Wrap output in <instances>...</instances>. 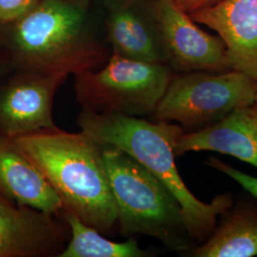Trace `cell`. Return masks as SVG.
Segmentation results:
<instances>
[{
    "instance_id": "1",
    "label": "cell",
    "mask_w": 257,
    "mask_h": 257,
    "mask_svg": "<svg viewBox=\"0 0 257 257\" xmlns=\"http://www.w3.org/2000/svg\"><path fill=\"white\" fill-rule=\"evenodd\" d=\"M99 13L62 0H40L23 18L0 25V55L11 71L76 74L111 55Z\"/></svg>"
},
{
    "instance_id": "2",
    "label": "cell",
    "mask_w": 257,
    "mask_h": 257,
    "mask_svg": "<svg viewBox=\"0 0 257 257\" xmlns=\"http://www.w3.org/2000/svg\"><path fill=\"white\" fill-rule=\"evenodd\" d=\"M60 198L65 211L111 235L117 214L103 156L104 147L85 132L58 127L14 138Z\"/></svg>"
},
{
    "instance_id": "3",
    "label": "cell",
    "mask_w": 257,
    "mask_h": 257,
    "mask_svg": "<svg viewBox=\"0 0 257 257\" xmlns=\"http://www.w3.org/2000/svg\"><path fill=\"white\" fill-rule=\"evenodd\" d=\"M76 123L103 147H115L127 153L165 185L181 206L187 229L196 245L211 236L218 216L232 206L230 193L218 194L211 202L205 203L184 183L175 161V146L184 133L178 124L84 110Z\"/></svg>"
},
{
    "instance_id": "4",
    "label": "cell",
    "mask_w": 257,
    "mask_h": 257,
    "mask_svg": "<svg viewBox=\"0 0 257 257\" xmlns=\"http://www.w3.org/2000/svg\"><path fill=\"white\" fill-rule=\"evenodd\" d=\"M103 156L120 233L125 237L148 235L174 251L190 255L197 245L188 231L181 206L174 194L120 149L104 147Z\"/></svg>"
},
{
    "instance_id": "5",
    "label": "cell",
    "mask_w": 257,
    "mask_h": 257,
    "mask_svg": "<svg viewBox=\"0 0 257 257\" xmlns=\"http://www.w3.org/2000/svg\"><path fill=\"white\" fill-rule=\"evenodd\" d=\"M174 74L167 64L111 54L101 68L74 74L75 97L84 110L150 117Z\"/></svg>"
},
{
    "instance_id": "6",
    "label": "cell",
    "mask_w": 257,
    "mask_h": 257,
    "mask_svg": "<svg viewBox=\"0 0 257 257\" xmlns=\"http://www.w3.org/2000/svg\"><path fill=\"white\" fill-rule=\"evenodd\" d=\"M256 92V80L236 71L174 74L150 118L196 132L239 107L254 104Z\"/></svg>"
},
{
    "instance_id": "7",
    "label": "cell",
    "mask_w": 257,
    "mask_h": 257,
    "mask_svg": "<svg viewBox=\"0 0 257 257\" xmlns=\"http://www.w3.org/2000/svg\"><path fill=\"white\" fill-rule=\"evenodd\" d=\"M163 40L167 65L175 74L231 71L219 37L198 27L174 0H148Z\"/></svg>"
},
{
    "instance_id": "8",
    "label": "cell",
    "mask_w": 257,
    "mask_h": 257,
    "mask_svg": "<svg viewBox=\"0 0 257 257\" xmlns=\"http://www.w3.org/2000/svg\"><path fill=\"white\" fill-rule=\"evenodd\" d=\"M66 74L13 71L0 79V136L15 138L56 127L55 93Z\"/></svg>"
},
{
    "instance_id": "9",
    "label": "cell",
    "mask_w": 257,
    "mask_h": 257,
    "mask_svg": "<svg viewBox=\"0 0 257 257\" xmlns=\"http://www.w3.org/2000/svg\"><path fill=\"white\" fill-rule=\"evenodd\" d=\"M70 238L61 213L19 206L0 194V257H59Z\"/></svg>"
},
{
    "instance_id": "10",
    "label": "cell",
    "mask_w": 257,
    "mask_h": 257,
    "mask_svg": "<svg viewBox=\"0 0 257 257\" xmlns=\"http://www.w3.org/2000/svg\"><path fill=\"white\" fill-rule=\"evenodd\" d=\"M104 36L111 53L167 64L165 48L148 0H99Z\"/></svg>"
},
{
    "instance_id": "11",
    "label": "cell",
    "mask_w": 257,
    "mask_h": 257,
    "mask_svg": "<svg viewBox=\"0 0 257 257\" xmlns=\"http://www.w3.org/2000/svg\"><path fill=\"white\" fill-rule=\"evenodd\" d=\"M189 16L223 40L231 71L257 81V0H220Z\"/></svg>"
},
{
    "instance_id": "12",
    "label": "cell",
    "mask_w": 257,
    "mask_h": 257,
    "mask_svg": "<svg viewBox=\"0 0 257 257\" xmlns=\"http://www.w3.org/2000/svg\"><path fill=\"white\" fill-rule=\"evenodd\" d=\"M211 151L233 156L257 169V105L239 107L210 127L183 133L175 156L189 152Z\"/></svg>"
},
{
    "instance_id": "13",
    "label": "cell",
    "mask_w": 257,
    "mask_h": 257,
    "mask_svg": "<svg viewBox=\"0 0 257 257\" xmlns=\"http://www.w3.org/2000/svg\"><path fill=\"white\" fill-rule=\"evenodd\" d=\"M0 194L19 206L59 214L63 205L14 138L0 136Z\"/></svg>"
},
{
    "instance_id": "14",
    "label": "cell",
    "mask_w": 257,
    "mask_h": 257,
    "mask_svg": "<svg viewBox=\"0 0 257 257\" xmlns=\"http://www.w3.org/2000/svg\"><path fill=\"white\" fill-rule=\"evenodd\" d=\"M193 257L257 256V208L237 203L221 215L211 236L195 246Z\"/></svg>"
},
{
    "instance_id": "15",
    "label": "cell",
    "mask_w": 257,
    "mask_h": 257,
    "mask_svg": "<svg viewBox=\"0 0 257 257\" xmlns=\"http://www.w3.org/2000/svg\"><path fill=\"white\" fill-rule=\"evenodd\" d=\"M70 227L71 238L59 257H148L150 252L138 246V241L130 238L114 242L106 238L99 230L80 220L71 211H61Z\"/></svg>"
},
{
    "instance_id": "16",
    "label": "cell",
    "mask_w": 257,
    "mask_h": 257,
    "mask_svg": "<svg viewBox=\"0 0 257 257\" xmlns=\"http://www.w3.org/2000/svg\"><path fill=\"white\" fill-rule=\"evenodd\" d=\"M205 162L209 167H211L214 170H217L218 172L223 173L224 175H228L231 179L236 181L237 183L240 184V186H242L247 192H248L255 199H257L256 177L247 175L245 173H242L237 169L224 163L223 161H221L214 156H211Z\"/></svg>"
},
{
    "instance_id": "17",
    "label": "cell",
    "mask_w": 257,
    "mask_h": 257,
    "mask_svg": "<svg viewBox=\"0 0 257 257\" xmlns=\"http://www.w3.org/2000/svg\"><path fill=\"white\" fill-rule=\"evenodd\" d=\"M40 0H0V25L23 18Z\"/></svg>"
},
{
    "instance_id": "18",
    "label": "cell",
    "mask_w": 257,
    "mask_h": 257,
    "mask_svg": "<svg viewBox=\"0 0 257 257\" xmlns=\"http://www.w3.org/2000/svg\"><path fill=\"white\" fill-rule=\"evenodd\" d=\"M174 1L180 9L190 14L193 11L211 6L219 2L220 0H174Z\"/></svg>"
},
{
    "instance_id": "19",
    "label": "cell",
    "mask_w": 257,
    "mask_h": 257,
    "mask_svg": "<svg viewBox=\"0 0 257 257\" xmlns=\"http://www.w3.org/2000/svg\"><path fill=\"white\" fill-rule=\"evenodd\" d=\"M62 1L79 6L83 9H91L93 7V3H94V0H62Z\"/></svg>"
},
{
    "instance_id": "20",
    "label": "cell",
    "mask_w": 257,
    "mask_h": 257,
    "mask_svg": "<svg viewBox=\"0 0 257 257\" xmlns=\"http://www.w3.org/2000/svg\"><path fill=\"white\" fill-rule=\"evenodd\" d=\"M11 71V68L9 65L7 64V62L5 61V59L3 58V56L0 55V79L5 76L6 74H9Z\"/></svg>"
},
{
    "instance_id": "21",
    "label": "cell",
    "mask_w": 257,
    "mask_h": 257,
    "mask_svg": "<svg viewBox=\"0 0 257 257\" xmlns=\"http://www.w3.org/2000/svg\"><path fill=\"white\" fill-rule=\"evenodd\" d=\"M255 104L257 105V92L256 94H255Z\"/></svg>"
},
{
    "instance_id": "22",
    "label": "cell",
    "mask_w": 257,
    "mask_h": 257,
    "mask_svg": "<svg viewBox=\"0 0 257 257\" xmlns=\"http://www.w3.org/2000/svg\"><path fill=\"white\" fill-rule=\"evenodd\" d=\"M96 1H99V0H96Z\"/></svg>"
}]
</instances>
